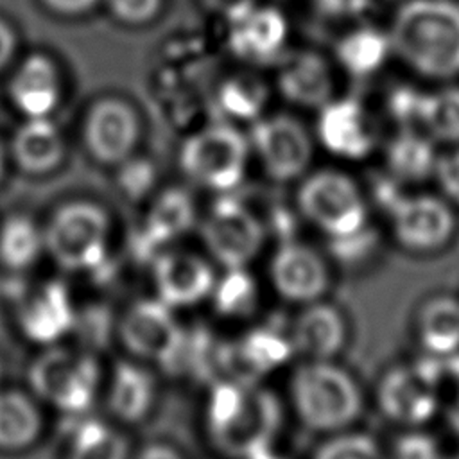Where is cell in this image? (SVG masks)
<instances>
[{
    "label": "cell",
    "instance_id": "cell-1",
    "mask_svg": "<svg viewBox=\"0 0 459 459\" xmlns=\"http://www.w3.org/2000/svg\"><path fill=\"white\" fill-rule=\"evenodd\" d=\"M206 432L230 459H249L273 448L281 429V405L258 380L219 378L206 400Z\"/></svg>",
    "mask_w": 459,
    "mask_h": 459
},
{
    "label": "cell",
    "instance_id": "cell-2",
    "mask_svg": "<svg viewBox=\"0 0 459 459\" xmlns=\"http://www.w3.org/2000/svg\"><path fill=\"white\" fill-rule=\"evenodd\" d=\"M391 50L414 72L432 79L459 75V4L409 0L387 32Z\"/></svg>",
    "mask_w": 459,
    "mask_h": 459
},
{
    "label": "cell",
    "instance_id": "cell-3",
    "mask_svg": "<svg viewBox=\"0 0 459 459\" xmlns=\"http://www.w3.org/2000/svg\"><path fill=\"white\" fill-rule=\"evenodd\" d=\"M299 421L316 432H341L362 411V393L355 378L332 360H305L289 384Z\"/></svg>",
    "mask_w": 459,
    "mask_h": 459
},
{
    "label": "cell",
    "instance_id": "cell-4",
    "mask_svg": "<svg viewBox=\"0 0 459 459\" xmlns=\"http://www.w3.org/2000/svg\"><path fill=\"white\" fill-rule=\"evenodd\" d=\"M111 222L102 206L91 201L61 204L43 228L45 251L68 273L99 269L109 246Z\"/></svg>",
    "mask_w": 459,
    "mask_h": 459
},
{
    "label": "cell",
    "instance_id": "cell-5",
    "mask_svg": "<svg viewBox=\"0 0 459 459\" xmlns=\"http://www.w3.org/2000/svg\"><path fill=\"white\" fill-rule=\"evenodd\" d=\"M100 377L93 355L57 344L47 346L29 368L32 393L65 414H82L95 403Z\"/></svg>",
    "mask_w": 459,
    "mask_h": 459
},
{
    "label": "cell",
    "instance_id": "cell-6",
    "mask_svg": "<svg viewBox=\"0 0 459 459\" xmlns=\"http://www.w3.org/2000/svg\"><path fill=\"white\" fill-rule=\"evenodd\" d=\"M249 138L230 124H210L192 133L179 149L181 170L219 194L237 188L247 170Z\"/></svg>",
    "mask_w": 459,
    "mask_h": 459
},
{
    "label": "cell",
    "instance_id": "cell-7",
    "mask_svg": "<svg viewBox=\"0 0 459 459\" xmlns=\"http://www.w3.org/2000/svg\"><path fill=\"white\" fill-rule=\"evenodd\" d=\"M301 215L332 240L368 228V206L357 183L344 172L325 169L308 174L296 194Z\"/></svg>",
    "mask_w": 459,
    "mask_h": 459
},
{
    "label": "cell",
    "instance_id": "cell-8",
    "mask_svg": "<svg viewBox=\"0 0 459 459\" xmlns=\"http://www.w3.org/2000/svg\"><path fill=\"white\" fill-rule=\"evenodd\" d=\"M201 238L224 269L247 267L264 247L265 226L242 201L221 194L201 222Z\"/></svg>",
    "mask_w": 459,
    "mask_h": 459
},
{
    "label": "cell",
    "instance_id": "cell-9",
    "mask_svg": "<svg viewBox=\"0 0 459 459\" xmlns=\"http://www.w3.org/2000/svg\"><path fill=\"white\" fill-rule=\"evenodd\" d=\"M448 375L446 357L429 355L412 366L389 369L377 391L380 411L393 421L403 425H423L439 405L437 385Z\"/></svg>",
    "mask_w": 459,
    "mask_h": 459
},
{
    "label": "cell",
    "instance_id": "cell-10",
    "mask_svg": "<svg viewBox=\"0 0 459 459\" xmlns=\"http://www.w3.org/2000/svg\"><path fill=\"white\" fill-rule=\"evenodd\" d=\"M118 335L131 355L161 366L178 362L186 339L174 308L158 298L134 301L120 319Z\"/></svg>",
    "mask_w": 459,
    "mask_h": 459
},
{
    "label": "cell",
    "instance_id": "cell-11",
    "mask_svg": "<svg viewBox=\"0 0 459 459\" xmlns=\"http://www.w3.org/2000/svg\"><path fill=\"white\" fill-rule=\"evenodd\" d=\"M249 145L265 174L281 183L301 178L314 152L310 133L290 115H269L255 120Z\"/></svg>",
    "mask_w": 459,
    "mask_h": 459
},
{
    "label": "cell",
    "instance_id": "cell-12",
    "mask_svg": "<svg viewBox=\"0 0 459 459\" xmlns=\"http://www.w3.org/2000/svg\"><path fill=\"white\" fill-rule=\"evenodd\" d=\"M215 280L217 274L212 264L192 251L165 249L152 260L156 298L174 310L208 299Z\"/></svg>",
    "mask_w": 459,
    "mask_h": 459
},
{
    "label": "cell",
    "instance_id": "cell-13",
    "mask_svg": "<svg viewBox=\"0 0 459 459\" xmlns=\"http://www.w3.org/2000/svg\"><path fill=\"white\" fill-rule=\"evenodd\" d=\"M389 215L398 244L416 253L443 247L455 230L450 206L434 195H402Z\"/></svg>",
    "mask_w": 459,
    "mask_h": 459
},
{
    "label": "cell",
    "instance_id": "cell-14",
    "mask_svg": "<svg viewBox=\"0 0 459 459\" xmlns=\"http://www.w3.org/2000/svg\"><path fill=\"white\" fill-rule=\"evenodd\" d=\"M269 280L278 296L290 303L308 305L323 299L330 287L325 258L298 240L283 242L269 262Z\"/></svg>",
    "mask_w": 459,
    "mask_h": 459
},
{
    "label": "cell",
    "instance_id": "cell-15",
    "mask_svg": "<svg viewBox=\"0 0 459 459\" xmlns=\"http://www.w3.org/2000/svg\"><path fill=\"white\" fill-rule=\"evenodd\" d=\"M84 143L91 158L118 165L131 158L140 134L134 109L117 97L97 100L84 120Z\"/></svg>",
    "mask_w": 459,
    "mask_h": 459
},
{
    "label": "cell",
    "instance_id": "cell-16",
    "mask_svg": "<svg viewBox=\"0 0 459 459\" xmlns=\"http://www.w3.org/2000/svg\"><path fill=\"white\" fill-rule=\"evenodd\" d=\"M77 325V310L65 283L48 280L25 299L20 326L25 337L43 346L63 341Z\"/></svg>",
    "mask_w": 459,
    "mask_h": 459
},
{
    "label": "cell",
    "instance_id": "cell-17",
    "mask_svg": "<svg viewBox=\"0 0 459 459\" xmlns=\"http://www.w3.org/2000/svg\"><path fill=\"white\" fill-rule=\"evenodd\" d=\"M316 133L328 152L344 160H362L375 145L368 115L355 99H332L321 106Z\"/></svg>",
    "mask_w": 459,
    "mask_h": 459
},
{
    "label": "cell",
    "instance_id": "cell-18",
    "mask_svg": "<svg viewBox=\"0 0 459 459\" xmlns=\"http://www.w3.org/2000/svg\"><path fill=\"white\" fill-rule=\"evenodd\" d=\"M289 34L283 13L271 5H253L230 20L228 45L247 61H267L281 52Z\"/></svg>",
    "mask_w": 459,
    "mask_h": 459
},
{
    "label": "cell",
    "instance_id": "cell-19",
    "mask_svg": "<svg viewBox=\"0 0 459 459\" xmlns=\"http://www.w3.org/2000/svg\"><path fill=\"white\" fill-rule=\"evenodd\" d=\"M194 203L179 188L161 192L151 204L140 230L136 231L134 247L138 255L158 256L163 247L183 237L194 224Z\"/></svg>",
    "mask_w": 459,
    "mask_h": 459
},
{
    "label": "cell",
    "instance_id": "cell-20",
    "mask_svg": "<svg viewBox=\"0 0 459 459\" xmlns=\"http://www.w3.org/2000/svg\"><path fill=\"white\" fill-rule=\"evenodd\" d=\"M9 97L25 118L50 117L61 100L59 72L45 54L27 56L9 81Z\"/></svg>",
    "mask_w": 459,
    "mask_h": 459
},
{
    "label": "cell",
    "instance_id": "cell-21",
    "mask_svg": "<svg viewBox=\"0 0 459 459\" xmlns=\"http://www.w3.org/2000/svg\"><path fill=\"white\" fill-rule=\"evenodd\" d=\"M289 335L294 351L305 359L332 360L344 348L348 330L342 314L319 299L303 307Z\"/></svg>",
    "mask_w": 459,
    "mask_h": 459
},
{
    "label": "cell",
    "instance_id": "cell-22",
    "mask_svg": "<svg viewBox=\"0 0 459 459\" xmlns=\"http://www.w3.org/2000/svg\"><path fill=\"white\" fill-rule=\"evenodd\" d=\"M294 346L289 333L274 328H255L247 332L235 346L222 351V362L237 373L231 378L258 380L264 373L281 368L292 355Z\"/></svg>",
    "mask_w": 459,
    "mask_h": 459
},
{
    "label": "cell",
    "instance_id": "cell-23",
    "mask_svg": "<svg viewBox=\"0 0 459 459\" xmlns=\"http://www.w3.org/2000/svg\"><path fill=\"white\" fill-rule=\"evenodd\" d=\"M276 86L283 99L301 108H321L333 95V77L317 52H298L278 70Z\"/></svg>",
    "mask_w": 459,
    "mask_h": 459
},
{
    "label": "cell",
    "instance_id": "cell-24",
    "mask_svg": "<svg viewBox=\"0 0 459 459\" xmlns=\"http://www.w3.org/2000/svg\"><path fill=\"white\" fill-rule=\"evenodd\" d=\"M156 391L149 369L134 362H118L108 384V409L118 421L138 423L152 411Z\"/></svg>",
    "mask_w": 459,
    "mask_h": 459
},
{
    "label": "cell",
    "instance_id": "cell-25",
    "mask_svg": "<svg viewBox=\"0 0 459 459\" xmlns=\"http://www.w3.org/2000/svg\"><path fill=\"white\" fill-rule=\"evenodd\" d=\"M11 151L22 170L29 174H48L65 158V140L50 117L27 118L16 129Z\"/></svg>",
    "mask_w": 459,
    "mask_h": 459
},
{
    "label": "cell",
    "instance_id": "cell-26",
    "mask_svg": "<svg viewBox=\"0 0 459 459\" xmlns=\"http://www.w3.org/2000/svg\"><path fill=\"white\" fill-rule=\"evenodd\" d=\"M43 432V414L38 403L22 391H0V450L30 448Z\"/></svg>",
    "mask_w": 459,
    "mask_h": 459
},
{
    "label": "cell",
    "instance_id": "cell-27",
    "mask_svg": "<svg viewBox=\"0 0 459 459\" xmlns=\"http://www.w3.org/2000/svg\"><path fill=\"white\" fill-rule=\"evenodd\" d=\"M418 335L429 355L459 353V301L450 296L430 298L420 310Z\"/></svg>",
    "mask_w": 459,
    "mask_h": 459
},
{
    "label": "cell",
    "instance_id": "cell-28",
    "mask_svg": "<svg viewBox=\"0 0 459 459\" xmlns=\"http://www.w3.org/2000/svg\"><path fill=\"white\" fill-rule=\"evenodd\" d=\"M389 36L375 27H359L337 43L335 54L341 66L357 77H366L382 68L391 54Z\"/></svg>",
    "mask_w": 459,
    "mask_h": 459
},
{
    "label": "cell",
    "instance_id": "cell-29",
    "mask_svg": "<svg viewBox=\"0 0 459 459\" xmlns=\"http://www.w3.org/2000/svg\"><path fill=\"white\" fill-rule=\"evenodd\" d=\"M437 156L429 136L403 129L387 147V165L396 181H423L434 174Z\"/></svg>",
    "mask_w": 459,
    "mask_h": 459
},
{
    "label": "cell",
    "instance_id": "cell-30",
    "mask_svg": "<svg viewBox=\"0 0 459 459\" xmlns=\"http://www.w3.org/2000/svg\"><path fill=\"white\" fill-rule=\"evenodd\" d=\"M45 251L43 230L29 217L13 215L0 228V260L14 271L30 267Z\"/></svg>",
    "mask_w": 459,
    "mask_h": 459
},
{
    "label": "cell",
    "instance_id": "cell-31",
    "mask_svg": "<svg viewBox=\"0 0 459 459\" xmlns=\"http://www.w3.org/2000/svg\"><path fill=\"white\" fill-rule=\"evenodd\" d=\"M66 459H129V445L111 425L86 420L75 429Z\"/></svg>",
    "mask_w": 459,
    "mask_h": 459
},
{
    "label": "cell",
    "instance_id": "cell-32",
    "mask_svg": "<svg viewBox=\"0 0 459 459\" xmlns=\"http://www.w3.org/2000/svg\"><path fill=\"white\" fill-rule=\"evenodd\" d=\"M210 298L219 316L246 317L258 303V285L247 267L224 269V274L215 280Z\"/></svg>",
    "mask_w": 459,
    "mask_h": 459
},
{
    "label": "cell",
    "instance_id": "cell-33",
    "mask_svg": "<svg viewBox=\"0 0 459 459\" xmlns=\"http://www.w3.org/2000/svg\"><path fill=\"white\" fill-rule=\"evenodd\" d=\"M217 99L221 109L228 117L244 122H255L262 117V111L269 100V93L262 79L240 74L226 79L221 84Z\"/></svg>",
    "mask_w": 459,
    "mask_h": 459
},
{
    "label": "cell",
    "instance_id": "cell-34",
    "mask_svg": "<svg viewBox=\"0 0 459 459\" xmlns=\"http://www.w3.org/2000/svg\"><path fill=\"white\" fill-rule=\"evenodd\" d=\"M418 124L425 127L430 138L459 142V88L450 86L434 93H423Z\"/></svg>",
    "mask_w": 459,
    "mask_h": 459
},
{
    "label": "cell",
    "instance_id": "cell-35",
    "mask_svg": "<svg viewBox=\"0 0 459 459\" xmlns=\"http://www.w3.org/2000/svg\"><path fill=\"white\" fill-rule=\"evenodd\" d=\"M314 459H384V455L373 437L359 432H344L321 445Z\"/></svg>",
    "mask_w": 459,
    "mask_h": 459
},
{
    "label": "cell",
    "instance_id": "cell-36",
    "mask_svg": "<svg viewBox=\"0 0 459 459\" xmlns=\"http://www.w3.org/2000/svg\"><path fill=\"white\" fill-rule=\"evenodd\" d=\"M391 459H441V452L434 437L414 430L394 441Z\"/></svg>",
    "mask_w": 459,
    "mask_h": 459
},
{
    "label": "cell",
    "instance_id": "cell-37",
    "mask_svg": "<svg viewBox=\"0 0 459 459\" xmlns=\"http://www.w3.org/2000/svg\"><path fill=\"white\" fill-rule=\"evenodd\" d=\"M111 14L131 25L151 22L161 9L163 0H106Z\"/></svg>",
    "mask_w": 459,
    "mask_h": 459
},
{
    "label": "cell",
    "instance_id": "cell-38",
    "mask_svg": "<svg viewBox=\"0 0 459 459\" xmlns=\"http://www.w3.org/2000/svg\"><path fill=\"white\" fill-rule=\"evenodd\" d=\"M421 91L402 86L396 88L389 97V111L402 124H418V111L421 102Z\"/></svg>",
    "mask_w": 459,
    "mask_h": 459
},
{
    "label": "cell",
    "instance_id": "cell-39",
    "mask_svg": "<svg viewBox=\"0 0 459 459\" xmlns=\"http://www.w3.org/2000/svg\"><path fill=\"white\" fill-rule=\"evenodd\" d=\"M434 176L443 190V194L459 204V149L445 156H437Z\"/></svg>",
    "mask_w": 459,
    "mask_h": 459
},
{
    "label": "cell",
    "instance_id": "cell-40",
    "mask_svg": "<svg viewBox=\"0 0 459 459\" xmlns=\"http://www.w3.org/2000/svg\"><path fill=\"white\" fill-rule=\"evenodd\" d=\"M321 14L330 18H355L360 16L371 0H308Z\"/></svg>",
    "mask_w": 459,
    "mask_h": 459
},
{
    "label": "cell",
    "instance_id": "cell-41",
    "mask_svg": "<svg viewBox=\"0 0 459 459\" xmlns=\"http://www.w3.org/2000/svg\"><path fill=\"white\" fill-rule=\"evenodd\" d=\"M120 183L127 194L140 195L152 183V170L147 165H136L134 169H133V165L126 167L124 178L120 179Z\"/></svg>",
    "mask_w": 459,
    "mask_h": 459
},
{
    "label": "cell",
    "instance_id": "cell-42",
    "mask_svg": "<svg viewBox=\"0 0 459 459\" xmlns=\"http://www.w3.org/2000/svg\"><path fill=\"white\" fill-rule=\"evenodd\" d=\"M204 4L212 11H215L219 14H224L230 22V20L237 18L238 14L246 13L247 9H251L256 2L255 0H204Z\"/></svg>",
    "mask_w": 459,
    "mask_h": 459
},
{
    "label": "cell",
    "instance_id": "cell-43",
    "mask_svg": "<svg viewBox=\"0 0 459 459\" xmlns=\"http://www.w3.org/2000/svg\"><path fill=\"white\" fill-rule=\"evenodd\" d=\"M100 0H43V4L59 14H82L95 7Z\"/></svg>",
    "mask_w": 459,
    "mask_h": 459
},
{
    "label": "cell",
    "instance_id": "cell-44",
    "mask_svg": "<svg viewBox=\"0 0 459 459\" xmlns=\"http://www.w3.org/2000/svg\"><path fill=\"white\" fill-rule=\"evenodd\" d=\"M16 50V34L9 23L0 20V70L11 61Z\"/></svg>",
    "mask_w": 459,
    "mask_h": 459
},
{
    "label": "cell",
    "instance_id": "cell-45",
    "mask_svg": "<svg viewBox=\"0 0 459 459\" xmlns=\"http://www.w3.org/2000/svg\"><path fill=\"white\" fill-rule=\"evenodd\" d=\"M136 459H183V457L169 445L154 443V445H149L143 450H140Z\"/></svg>",
    "mask_w": 459,
    "mask_h": 459
},
{
    "label": "cell",
    "instance_id": "cell-46",
    "mask_svg": "<svg viewBox=\"0 0 459 459\" xmlns=\"http://www.w3.org/2000/svg\"><path fill=\"white\" fill-rule=\"evenodd\" d=\"M446 371L450 377H454V380L457 382V387H459V353H454L450 357H446ZM454 425L455 429L459 430V398H457V403L454 407Z\"/></svg>",
    "mask_w": 459,
    "mask_h": 459
},
{
    "label": "cell",
    "instance_id": "cell-47",
    "mask_svg": "<svg viewBox=\"0 0 459 459\" xmlns=\"http://www.w3.org/2000/svg\"><path fill=\"white\" fill-rule=\"evenodd\" d=\"M249 459H285V457L274 454L273 448H269V450H264V452H260V454H256V455H253V457H249Z\"/></svg>",
    "mask_w": 459,
    "mask_h": 459
},
{
    "label": "cell",
    "instance_id": "cell-48",
    "mask_svg": "<svg viewBox=\"0 0 459 459\" xmlns=\"http://www.w3.org/2000/svg\"><path fill=\"white\" fill-rule=\"evenodd\" d=\"M2 174H4V149L0 145V178H2Z\"/></svg>",
    "mask_w": 459,
    "mask_h": 459
},
{
    "label": "cell",
    "instance_id": "cell-49",
    "mask_svg": "<svg viewBox=\"0 0 459 459\" xmlns=\"http://www.w3.org/2000/svg\"><path fill=\"white\" fill-rule=\"evenodd\" d=\"M454 459H459V455H457V457H454Z\"/></svg>",
    "mask_w": 459,
    "mask_h": 459
}]
</instances>
